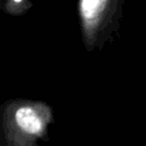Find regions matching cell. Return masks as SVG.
<instances>
[{
    "label": "cell",
    "instance_id": "3957f363",
    "mask_svg": "<svg viewBox=\"0 0 146 146\" xmlns=\"http://www.w3.org/2000/svg\"><path fill=\"white\" fill-rule=\"evenodd\" d=\"M30 0H0V7L3 13L11 16H22L32 7Z\"/></svg>",
    "mask_w": 146,
    "mask_h": 146
},
{
    "label": "cell",
    "instance_id": "6da1fadb",
    "mask_svg": "<svg viewBox=\"0 0 146 146\" xmlns=\"http://www.w3.org/2000/svg\"><path fill=\"white\" fill-rule=\"evenodd\" d=\"M55 122L52 107L42 100L14 98L0 106V146H39Z\"/></svg>",
    "mask_w": 146,
    "mask_h": 146
},
{
    "label": "cell",
    "instance_id": "7a4b0ae2",
    "mask_svg": "<svg viewBox=\"0 0 146 146\" xmlns=\"http://www.w3.org/2000/svg\"><path fill=\"white\" fill-rule=\"evenodd\" d=\"M125 0H78L76 11L84 48L91 52L120 39Z\"/></svg>",
    "mask_w": 146,
    "mask_h": 146
}]
</instances>
